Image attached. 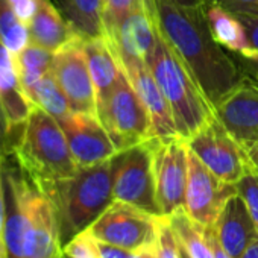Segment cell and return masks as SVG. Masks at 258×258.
<instances>
[{
  "mask_svg": "<svg viewBox=\"0 0 258 258\" xmlns=\"http://www.w3.org/2000/svg\"><path fill=\"white\" fill-rule=\"evenodd\" d=\"M240 19V22L243 23L249 43L250 46L255 49V52L258 53V16H249V14H240L237 16Z\"/></svg>",
  "mask_w": 258,
  "mask_h": 258,
  "instance_id": "836d02e7",
  "label": "cell"
},
{
  "mask_svg": "<svg viewBox=\"0 0 258 258\" xmlns=\"http://www.w3.org/2000/svg\"><path fill=\"white\" fill-rule=\"evenodd\" d=\"M115 157L78 169L72 178L59 182L47 193L58 210L62 235L73 237L87 229L115 201Z\"/></svg>",
  "mask_w": 258,
  "mask_h": 258,
  "instance_id": "3957f363",
  "label": "cell"
},
{
  "mask_svg": "<svg viewBox=\"0 0 258 258\" xmlns=\"http://www.w3.org/2000/svg\"><path fill=\"white\" fill-rule=\"evenodd\" d=\"M154 139L115 157L114 199L161 217L154 175Z\"/></svg>",
  "mask_w": 258,
  "mask_h": 258,
  "instance_id": "52a82bcc",
  "label": "cell"
},
{
  "mask_svg": "<svg viewBox=\"0 0 258 258\" xmlns=\"http://www.w3.org/2000/svg\"><path fill=\"white\" fill-rule=\"evenodd\" d=\"M64 255L67 258H100L97 240L88 229L75 234L64 246Z\"/></svg>",
  "mask_w": 258,
  "mask_h": 258,
  "instance_id": "f1b7e54d",
  "label": "cell"
},
{
  "mask_svg": "<svg viewBox=\"0 0 258 258\" xmlns=\"http://www.w3.org/2000/svg\"><path fill=\"white\" fill-rule=\"evenodd\" d=\"M14 11L20 17V20L28 26L35 11V0H10Z\"/></svg>",
  "mask_w": 258,
  "mask_h": 258,
  "instance_id": "d590c367",
  "label": "cell"
},
{
  "mask_svg": "<svg viewBox=\"0 0 258 258\" xmlns=\"http://www.w3.org/2000/svg\"><path fill=\"white\" fill-rule=\"evenodd\" d=\"M143 4L145 0H103V26L106 35H109L124 17Z\"/></svg>",
  "mask_w": 258,
  "mask_h": 258,
  "instance_id": "4316f807",
  "label": "cell"
},
{
  "mask_svg": "<svg viewBox=\"0 0 258 258\" xmlns=\"http://www.w3.org/2000/svg\"><path fill=\"white\" fill-rule=\"evenodd\" d=\"M10 157L46 195L79 169L61 124L40 108H32L28 120L20 126Z\"/></svg>",
  "mask_w": 258,
  "mask_h": 258,
  "instance_id": "7a4b0ae2",
  "label": "cell"
},
{
  "mask_svg": "<svg viewBox=\"0 0 258 258\" xmlns=\"http://www.w3.org/2000/svg\"><path fill=\"white\" fill-rule=\"evenodd\" d=\"M214 112L237 142L258 139V87L241 81L214 106Z\"/></svg>",
  "mask_w": 258,
  "mask_h": 258,
  "instance_id": "9a60e30c",
  "label": "cell"
},
{
  "mask_svg": "<svg viewBox=\"0 0 258 258\" xmlns=\"http://www.w3.org/2000/svg\"><path fill=\"white\" fill-rule=\"evenodd\" d=\"M29 41V29L20 20L11 2L0 0V43L11 53H17Z\"/></svg>",
  "mask_w": 258,
  "mask_h": 258,
  "instance_id": "484cf974",
  "label": "cell"
},
{
  "mask_svg": "<svg viewBox=\"0 0 258 258\" xmlns=\"http://www.w3.org/2000/svg\"><path fill=\"white\" fill-rule=\"evenodd\" d=\"M84 47L97 103H100L115 87L120 75L123 73V67L106 37L87 38L84 40Z\"/></svg>",
  "mask_w": 258,
  "mask_h": 258,
  "instance_id": "ffe728a7",
  "label": "cell"
},
{
  "mask_svg": "<svg viewBox=\"0 0 258 258\" xmlns=\"http://www.w3.org/2000/svg\"><path fill=\"white\" fill-rule=\"evenodd\" d=\"M185 142L188 149L223 182L235 185L249 167L241 145L231 136L216 112Z\"/></svg>",
  "mask_w": 258,
  "mask_h": 258,
  "instance_id": "9c48e42d",
  "label": "cell"
},
{
  "mask_svg": "<svg viewBox=\"0 0 258 258\" xmlns=\"http://www.w3.org/2000/svg\"><path fill=\"white\" fill-rule=\"evenodd\" d=\"M237 193L244 199L247 210L258 229V172L249 164L246 173L235 184Z\"/></svg>",
  "mask_w": 258,
  "mask_h": 258,
  "instance_id": "83f0119b",
  "label": "cell"
},
{
  "mask_svg": "<svg viewBox=\"0 0 258 258\" xmlns=\"http://www.w3.org/2000/svg\"><path fill=\"white\" fill-rule=\"evenodd\" d=\"M169 2L188 8H202L208 4V0H169Z\"/></svg>",
  "mask_w": 258,
  "mask_h": 258,
  "instance_id": "f35d334b",
  "label": "cell"
},
{
  "mask_svg": "<svg viewBox=\"0 0 258 258\" xmlns=\"http://www.w3.org/2000/svg\"><path fill=\"white\" fill-rule=\"evenodd\" d=\"M146 64L170 106L178 134L187 140L214 114L213 105L199 90L173 49L161 37L158 28L155 46Z\"/></svg>",
  "mask_w": 258,
  "mask_h": 258,
  "instance_id": "277c9868",
  "label": "cell"
},
{
  "mask_svg": "<svg viewBox=\"0 0 258 258\" xmlns=\"http://www.w3.org/2000/svg\"><path fill=\"white\" fill-rule=\"evenodd\" d=\"M154 175L161 216H170L185 204L188 146L185 139H154Z\"/></svg>",
  "mask_w": 258,
  "mask_h": 258,
  "instance_id": "30bf717a",
  "label": "cell"
},
{
  "mask_svg": "<svg viewBox=\"0 0 258 258\" xmlns=\"http://www.w3.org/2000/svg\"><path fill=\"white\" fill-rule=\"evenodd\" d=\"M178 246H179V258H191V255L187 252V249L178 241Z\"/></svg>",
  "mask_w": 258,
  "mask_h": 258,
  "instance_id": "b9f144b4",
  "label": "cell"
},
{
  "mask_svg": "<svg viewBox=\"0 0 258 258\" xmlns=\"http://www.w3.org/2000/svg\"><path fill=\"white\" fill-rule=\"evenodd\" d=\"M23 91L52 72L53 52L29 41L20 52L13 53Z\"/></svg>",
  "mask_w": 258,
  "mask_h": 258,
  "instance_id": "cb8c5ba5",
  "label": "cell"
},
{
  "mask_svg": "<svg viewBox=\"0 0 258 258\" xmlns=\"http://www.w3.org/2000/svg\"><path fill=\"white\" fill-rule=\"evenodd\" d=\"M240 258H258V237L246 247Z\"/></svg>",
  "mask_w": 258,
  "mask_h": 258,
  "instance_id": "ab89813d",
  "label": "cell"
},
{
  "mask_svg": "<svg viewBox=\"0 0 258 258\" xmlns=\"http://www.w3.org/2000/svg\"><path fill=\"white\" fill-rule=\"evenodd\" d=\"M121 67L127 75L129 81H131L133 87L136 88L137 94L140 96L146 111L149 112L154 139L169 140V139L181 137L178 134L170 106L148 64L133 62Z\"/></svg>",
  "mask_w": 258,
  "mask_h": 258,
  "instance_id": "2e32d148",
  "label": "cell"
},
{
  "mask_svg": "<svg viewBox=\"0 0 258 258\" xmlns=\"http://www.w3.org/2000/svg\"><path fill=\"white\" fill-rule=\"evenodd\" d=\"M0 103H2L14 140L20 126L28 120L32 106L22 88L13 53L0 43Z\"/></svg>",
  "mask_w": 258,
  "mask_h": 258,
  "instance_id": "d6986e66",
  "label": "cell"
},
{
  "mask_svg": "<svg viewBox=\"0 0 258 258\" xmlns=\"http://www.w3.org/2000/svg\"><path fill=\"white\" fill-rule=\"evenodd\" d=\"M157 244V243H155ZM155 244L154 246H149V247H145V249H140L134 253V258H155L157 256V249H155Z\"/></svg>",
  "mask_w": 258,
  "mask_h": 258,
  "instance_id": "60d3db41",
  "label": "cell"
},
{
  "mask_svg": "<svg viewBox=\"0 0 258 258\" xmlns=\"http://www.w3.org/2000/svg\"><path fill=\"white\" fill-rule=\"evenodd\" d=\"M97 247H99L100 258H134V253H136L133 250H126L123 247L112 246L99 240H97Z\"/></svg>",
  "mask_w": 258,
  "mask_h": 258,
  "instance_id": "e575fe53",
  "label": "cell"
},
{
  "mask_svg": "<svg viewBox=\"0 0 258 258\" xmlns=\"http://www.w3.org/2000/svg\"><path fill=\"white\" fill-rule=\"evenodd\" d=\"M0 157H4V155H2V154H0Z\"/></svg>",
  "mask_w": 258,
  "mask_h": 258,
  "instance_id": "ee69618b",
  "label": "cell"
},
{
  "mask_svg": "<svg viewBox=\"0 0 258 258\" xmlns=\"http://www.w3.org/2000/svg\"><path fill=\"white\" fill-rule=\"evenodd\" d=\"M158 219L134 205L114 201L87 229L99 241L137 252L157 243Z\"/></svg>",
  "mask_w": 258,
  "mask_h": 258,
  "instance_id": "ba28073f",
  "label": "cell"
},
{
  "mask_svg": "<svg viewBox=\"0 0 258 258\" xmlns=\"http://www.w3.org/2000/svg\"><path fill=\"white\" fill-rule=\"evenodd\" d=\"M97 117L118 152L154 139L149 112L124 70L111 93L97 103Z\"/></svg>",
  "mask_w": 258,
  "mask_h": 258,
  "instance_id": "8992f818",
  "label": "cell"
},
{
  "mask_svg": "<svg viewBox=\"0 0 258 258\" xmlns=\"http://www.w3.org/2000/svg\"><path fill=\"white\" fill-rule=\"evenodd\" d=\"M0 157V258H8L7 247V199H5V179H4V160Z\"/></svg>",
  "mask_w": 258,
  "mask_h": 258,
  "instance_id": "4dcf8cb0",
  "label": "cell"
},
{
  "mask_svg": "<svg viewBox=\"0 0 258 258\" xmlns=\"http://www.w3.org/2000/svg\"><path fill=\"white\" fill-rule=\"evenodd\" d=\"M70 26L84 40L106 37L103 26V0H56Z\"/></svg>",
  "mask_w": 258,
  "mask_h": 258,
  "instance_id": "7402d4cb",
  "label": "cell"
},
{
  "mask_svg": "<svg viewBox=\"0 0 258 258\" xmlns=\"http://www.w3.org/2000/svg\"><path fill=\"white\" fill-rule=\"evenodd\" d=\"M157 258H179L178 238L169 223L166 216L158 219V234H157Z\"/></svg>",
  "mask_w": 258,
  "mask_h": 258,
  "instance_id": "f546056e",
  "label": "cell"
},
{
  "mask_svg": "<svg viewBox=\"0 0 258 258\" xmlns=\"http://www.w3.org/2000/svg\"><path fill=\"white\" fill-rule=\"evenodd\" d=\"M247 157L249 164L258 172V139H252V140H243L238 142Z\"/></svg>",
  "mask_w": 258,
  "mask_h": 258,
  "instance_id": "8d00e7d4",
  "label": "cell"
},
{
  "mask_svg": "<svg viewBox=\"0 0 258 258\" xmlns=\"http://www.w3.org/2000/svg\"><path fill=\"white\" fill-rule=\"evenodd\" d=\"M166 217L169 219L178 241L187 249L191 258H214L211 246L205 237V226L196 223L184 208H179Z\"/></svg>",
  "mask_w": 258,
  "mask_h": 258,
  "instance_id": "d4e9b609",
  "label": "cell"
},
{
  "mask_svg": "<svg viewBox=\"0 0 258 258\" xmlns=\"http://www.w3.org/2000/svg\"><path fill=\"white\" fill-rule=\"evenodd\" d=\"M28 29L32 43L53 53L81 37L52 0H35V11L28 23Z\"/></svg>",
  "mask_w": 258,
  "mask_h": 258,
  "instance_id": "ac0fdd59",
  "label": "cell"
},
{
  "mask_svg": "<svg viewBox=\"0 0 258 258\" xmlns=\"http://www.w3.org/2000/svg\"><path fill=\"white\" fill-rule=\"evenodd\" d=\"M106 38L121 66L146 62L157 40V26L146 2L124 17Z\"/></svg>",
  "mask_w": 258,
  "mask_h": 258,
  "instance_id": "5bb4252c",
  "label": "cell"
},
{
  "mask_svg": "<svg viewBox=\"0 0 258 258\" xmlns=\"http://www.w3.org/2000/svg\"><path fill=\"white\" fill-rule=\"evenodd\" d=\"M208 2L222 7L235 16H258V0H208Z\"/></svg>",
  "mask_w": 258,
  "mask_h": 258,
  "instance_id": "1f68e13d",
  "label": "cell"
},
{
  "mask_svg": "<svg viewBox=\"0 0 258 258\" xmlns=\"http://www.w3.org/2000/svg\"><path fill=\"white\" fill-rule=\"evenodd\" d=\"M205 237H207V240H208V243H210V246H211V250H213L214 258H232V256L222 247V244L219 243V240H217V237H216V234H214L213 226H207V228H205Z\"/></svg>",
  "mask_w": 258,
  "mask_h": 258,
  "instance_id": "74e56055",
  "label": "cell"
},
{
  "mask_svg": "<svg viewBox=\"0 0 258 258\" xmlns=\"http://www.w3.org/2000/svg\"><path fill=\"white\" fill-rule=\"evenodd\" d=\"M154 22L182 61L207 100L216 106L241 81L235 62L213 37L204 7L188 8L169 0H145Z\"/></svg>",
  "mask_w": 258,
  "mask_h": 258,
  "instance_id": "6da1fadb",
  "label": "cell"
},
{
  "mask_svg": "<svg viewBox=\"0 0 258 258\" xmlns=\"http://www.w3.org/2000/svg\"><path fill=\"white\" fill-rule=\"evenodd\" d=\"M204 11L210 31L222 47L240 53L250 61H258V53L250 46L246 29L235 14L211 2L204 7Z\"/></svg>",
  "mask_w": 258,
  "mask_h": 258,
  "instance_id": "44dd1931",
  "label": "cell"
},
{
  "mask_svg": "<svg viewBox=\"0 0 258 258\" xmlns=\"http://www.w3.org/2000/svg\"><path fill=\"white\" fill-rule=\"evenodd\" d=\"M255 81H256V84H258V69L255 70Z\"/></svg>",
  "mask_w": 258,
  "mask_h": 258,
  "instance_id": "7bdbcfd3",
  "label": "cell"
},
{
  "mask_svg": "<svg viewBox=\"0 0 258 258\" xmlns=\"http://www.w3.org/2000/svg\"><path fill=\"white\" fill-rule=\"evenodd\" d=\"M237 191L234 184L219 179L190 149L185 188V213L201 226H213L226 199Z\"/></svg>",
  "mask_w": 258,
  "mask_h": 258,
  "instance_id": "7c38bea8",
  "label": "cell"
},
{
  "mask_svg": "<svg viewBox=\"0 0 258 258\" xmlns=\"http://www.w3.org/2000/svg\"><path fill=\"white\" fill-rule=\"evenodd\" d=\"M4 169L14 184L23 208V258H64L61 222L53 201L35 187L17 164H8V157L4 160Z\"/></svg>",
  "mask_w": 258,
  "mask_h": 258,
  "instance_id": "5b68a950",
  "label": "cell"
},
{
  "mask_svg": "<svg viewBox=\"0 0 258 258\" xmlns=\"http://www.w3.org/2000/svg\"><path fill=\"white\" fill-rule=\"evenodd\" d=\"M13 143H14V133L5 114V109L2 103H0V154L4 157H10Z\"/></svg>",
  "mask_w": 258,
  "mask_h": 258,
  "instance_id": "d6a6232c",
  "label": "cell"
},
{
  "mask_svg": "<svg viewBox=\"0 0 258 258\" xmlns=\"http://www.w3.org/2000/svg\"><path fill=\"white\" fill-rule=\"evenodd\" d=\"M76 166L90 167L120 154L96 114L70 112L58 120Z\"/></svg>",
  "mask_w": 258,
  "mask_h": 258,
  "instance_id": "4fadbf2b",
  "label": "cell"
},
{
  "mask_svg": "<svg viewBox=\"0 0 258 258\" xmlns=\"http://www.w3.org/2000/svg\"><path fill=\"white\" fill-rule=\"evenodd\" d=\"M25 94L32 108H40L56 120H61L72 112L70 103L52 72L25 90Z\"/></svg>",
  "mask_w": 258,
  "mask_h": 258,
  "instance_id": "603a6c76",
  "label": "cell"
},
{
  "mask_svg": "<svg viewBox=\"0 0 258 258\" xmlns=\"http://www.w3.org/2000/svg\"><path fill=\"white\" fill-rule=\"evenodd\" d=\"M52 75L64 91L73 112L97 115V97L82 37L53 53Z\"/></svg>",
  "mask_w": 258,
  "mask_h": 258,
  "instance_id": "8fae6325",
  "label": "cell"
},
{
  "mask_svg": "<svg viewBox=\"0 0 258 258\" xmlns=\"http://www.w3.org/2000/svg\"><path fill=\"white\" fill-rule=\"evenodd\" d=\"M213 229L222 247L232 258H240L246 247L258 237V229L247 205L237 191L223 204Z\"/></svg>",
  "mask_w": 258,
  "mask_h": 258,
  "instance_id": "e0dca14e",
  "label": "cell"
}]
</instances>
